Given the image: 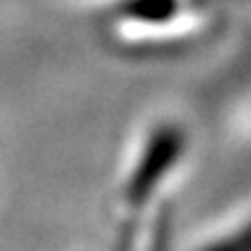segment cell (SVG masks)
<instances>
[{
    "instance_id": "cell-1",
    "label": "cell",
    "mask_w": 251,
    "mask_h": 251,
    "mask_svg": "<svg viewBox=\"0 0 251 251\" xmlns=\"http://www.w3.org/2000/svg\"><path fill=\"white\" fill-rule=\"evenodd\" d=\"M179 146H182V139L172 128H167L164 133H159L151 141L149 154L144 156V162L139 164V172H136V177L131 182V198L133 200H139L144 192H149L151 182L159 175H164V169H169V164H172L179 154Z\"/></svg>"
},
{
    "instance_id": "cell-2",
    "label": "cell",
    "mask_w": 251,
    "mask_h": 251,
    "mask_svg": "<svg viewBox=\"0 0 251 251\" xmlns=\"http://www.w3.org/2000/svg\"><path fill=\"white\" fill-rule=\"evenodd\" d=\"M205 251H251V226H246L241 233H236L231 238H223V241L213 244Z\"/></svg>"
}]
</instances>
